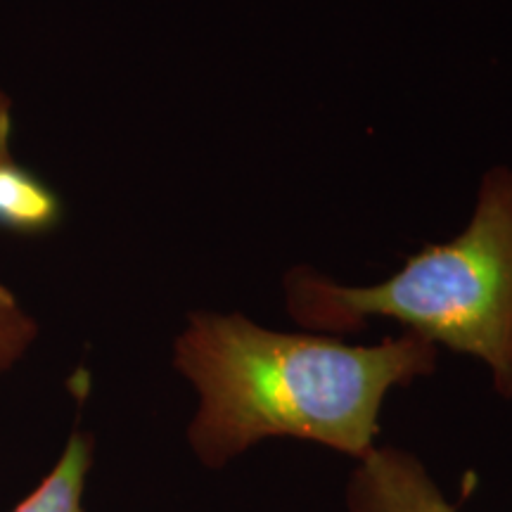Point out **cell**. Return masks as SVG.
Segmentation results:
<instances>
[{
  "instance_id": "cell-1",
  "label": "cell",
  "mask_w": 512,
  "mask_h": 512,
  "mask_svg": "<svg viewBox=\"0 0 512 512\" xmlns=\"http://www.w3.org/2000/svg\"><path fill=\"white\" fill-rule=\"evenodd\" d=\"M174 366L200 394L188 441L219 470L261 439H304L363 460L389 389L437 368V347L406 332L375 347L266 330L240 313H190Z\"/></svg>"
},
{
  "instance_id": "cell-2",
  "label": "cell",
  "mask_w": 512,
  "mask_h": 512,
  "mask_svg": "<svg viewBox=\"0 0 512 512\" xmlns=\"http://www.w3.org/2000/svg\"><path fill=\"white\" fill-rule=\"evenodd\" d=\"M287 309L299 325L358 332L382 316L494 373L496 392L512 396V169L489 171L465 233L425 247L380 285L347 287L311 268L285 278Z\"/></svg>"
},
{
  "instance_id": "cell-3",
  "label": "cell",
  "mask_w": 512,
  "mask_h": 512,
  "mask_svg": "<svg viewBox=\"0 0 512 512\" xmlns=\"http://www.w3.org/2000/svg\"><path fill=\"white\" fill-rule=\"evenodd\" d=\"M349 512H458L408 451L373 448L347 486Z\"/></svg>"
},
{
  "instance_id": "cell-4",
  "label": "cell",
  "mask_w": 512,
  "mask_h": 512,
  "mask_svg": "<svg viewBox=\"0 0 512 512\" xmlns=\"http://www.w3.org/2000/svg\"><path fill=\"white\" fill-rule=\"evenodd\" d=\"M62 221V200L34 171L15 159L0 162V230L12 235H46Z\"/></svg>"
},
{
  "instance_id": "cell-5",
  "label": "cell",
  "mask_w": 512,
  "mask_h": 512,
  "mask_svg": "<svg viewBox=\"0 0 512 512\" xmlns=\"http://www.w3.org/2000/svg\"><path fill=\"white\" fill-rule=\"evenodd\" d=\"M93 467V437L74 430L53 470L12 512H83V494Z\"/></svg>"
},
{
  "instance_id": "cell-6",
  "label": "cell",
  "mask_w": 512,
  "mask_h": 512,
  "mask_svg": "<svg viewBox=\"0 0 512 512\" xmlns=\"http://www.w3.org/2000/svg\"><path fill=\"white\" fill-rule=\"evenodd\" d=\"M38 337V323L10 287L0 285V377L10 373Z\"/></svg>"
},
{
  "instance_id": "cell-7",
  "label": "cell",
  "mask_w": 512,
  "mask_h": 512,
  "mask_svg": "<svg viewBox=\"0 0 512 512\" xmlns=\"http://www.w3.org/2000/svg\"><path fill=\"white\" fill-rule=\"evenodd\" d=\"M10 131H12V105L10 98L0 91V162L10 159Z\"/></svg>"
}]
</instances>
